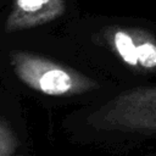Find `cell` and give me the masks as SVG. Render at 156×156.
I'll list each match as a JSON object with an SVG mask.
<instances>
[{
    "label": "cell",
    "mask_w": 156,
    "mask_h": 156,
    "mask_svg": "<svg viewBox=\"0 0 156 156\" xmlns=\"http://www.w3.org/2000/svg\"><path fill=\"white\" fill-rule=\"evenodd\" d=\"M0 84L41 104H88L121 87L90 66L72 43L50 30L0 43Z\"/></svg>",
    "instance_id": "1"
},
{
    "label": "cell",
    "mask_w": 156,
    "mask_h": 156,
    "mask_svg": "<svg viewBox=\"0 0 156 156\" xmlns=\"http://www.w3.org/2000/svg\"><path fill=\"white\" fill-rule=\"evenodd\" d=\"M73 18V0H4L0 10V43L27 33L50 30Z\"/></svg>",
    "instance_id": "4"
},
{
    "label": "cell",
    "mask_w": 156,
    "mask_h": 156,
    "mask_svg": "<svg viewBox=\"0 0 156 156\" xmlns=\"http://www.w3.org/2000/svg\"><path fill=\"white\" fill-rule=\"evenodd\" d=\"M20 95L0 84V156L28 154V133Z\"/></svg>",
    "instance_id": "5"
},
{
    "label": "cell",
    "mask_w": 156,
    "mask_h": 156,
    "mask_svg": "<svg viewBox=\"0 0 156 156\" xmlns=\"http://www.w3.org/2000/svg\"><path fill=\"white\" fill-rule=\"evenodd\" d=\"M66 37L95 69L121 87L156 77V24L146 20L84 16L65 24Z\"/></svg>",
    "instance_id": "2"
},
{
    "label": "cell",
    "mask_w": 156,
    "mask_h": 156,
    "mask_svg": "<svg viewBox=\"0 0 156 156\" xmlns=\"http://www.w3.org/2000/svg\"><path fill=\"white\" fill-rule=\"evenodd\" d=\"M2 4H4V0H0V10H1V6H2Z\"/></svg>",
    "instance_id": "6"
},
{
    "label": "cell",
    "mask_w": 156,
    "mask_h": 156,
    "mask_svg": "<svg viewBox=\"0 0 156 156\" xmlns=\"http://www.w3.org/2000/svg\"><path fill=\"white\" fill-rule=\"evenodd\" d=\"M62 128L74 143L110 149L156 140V84L118 87L69 112Z\"/></svg>",
    "instance_id": "3"
}]
</instances>
